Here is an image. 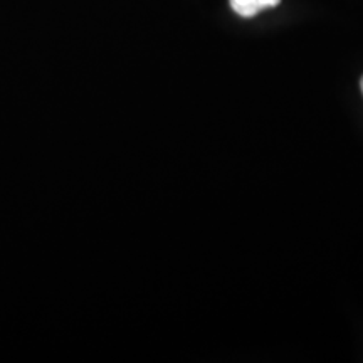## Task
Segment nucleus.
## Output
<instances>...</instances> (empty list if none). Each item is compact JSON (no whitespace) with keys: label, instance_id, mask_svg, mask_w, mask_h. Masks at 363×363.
<instances>
[{"label":"nucleus","instance_id":"1","mask_svg":"<svg viewBox=\"0 0 363 363\" xmlns=\"http://www.w3.org/2000/svg\"><path fill=\"white\" fill-rule=\"evenodd\" d=\"M281 0H230V7L240 17H254L257 13L279 6Z\"/></svg>","mask_w":363,"mask_h":363},{"label":"nucleus","instance_id":"2","mask_svg":"<svg viewBox=\"0 0 363 363\" xmlns=\"http://www.w3.org/2000/svg\"><path fill=\"white\" fill-rule=\"evenodd\" d=\"M360 88H362V93H363V78H362V81H360Z\"/></svg>","mask_w":363,"mask_h":363}]
</instances>
